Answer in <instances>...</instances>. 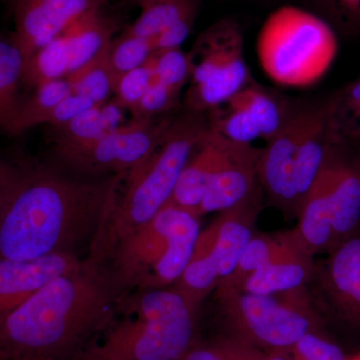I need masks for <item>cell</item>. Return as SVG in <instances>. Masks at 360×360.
Instances as JSON below:
<instances>
[{
    "label": "cell",
    "instance_id": "23",
    "mask_svg": "<svg viewBox=\"0 0 360 360\" xmlns=\"http://www.w3.org/2000/svg\"><path fill=\"white\" fill-rule=\"evenodd\" d=\"M231 99L245 110L251 122L259 129L262 139L266 142L271 141L281 131L292 112L283 99L253 80L232 96Z\"/></svg>",
    "mask_w": 360,
    "mask_h": 360
},
{
    "label": "cell",
    "instance_id": "32",
    "mask_svg": "<svg viewBox=\"0 0 360 360\" xmlns=\"http://www.w3.org/2000/svg\"><path fill=\"white\" fill-rule=\"evenodd\" d=\"M155 79L153 61L125 73L116 79L112 101L123 110H134Z\"/></svg>",
    "mask_w": 360,
    "mask_h": 360
},
{
    "label": "cell",
    "instance_id": "33",
    "mask_svg": "<svg viewBox=\"0 0 360 360\" xmlns=\"http://www.w3.org/2000/svg\"><path fill=\"white\" fill-rule=\"evenodd\" d=\"M34 161L11 158L0 151V225Z\"/></svg>",
    "mask_w": 360,
    "mask_h": 360
},
{
    "label": "cell",
    "instance_id": "4",
    "mask_svg": "<svg viewBox=\"0 0 360 360\" xmlns=\"http://www.w3.org/2000/svg\"><path fill=\"white\" fill-rule=\"evenodd\" d=\"M203 113L175 118L148 160L127 175L115 205L101 225L89 255L105 262L123 238L150 221L172 198L182 169L208 130Z\"/></svg>",
    "mask_w": 360,
    "mask_h": 360
},
{
    "label": "cell",
    "instance_id": "15",
    "mask_svg": "<svg viewBox=\"0 0 360 360\" xmlns=\"http://www.w3.org/2000/svg\"><path fill=\"white\" fill-rule=\"evenodd\" d=\"M259 202L257 191L240 205L220 212L219 217L206 227L210 232L212 257L219 269L220 281L233 272L246 246L255 236Z\"/></svg>",
    "mask_w": 360,
    "mask_h": 360
},
{
    "label": "cell",
    "instance_id": "1",
    "mask_svg": "<svg viewBox=\"0 0 360 360\" xmlns=\"http://www.w3.org/2000/svg\"><path fill=\"white\" fill-rule=\"evenodd\" d=\"M123 180L120 175L78 176L33 162L0 225V258L78 255L77 248L96 239Z\"/></svg>",
    "mask_w": 360,
    "mask_h": 360
},
{
    "label": "cell",
    "instance_id": "27",
    "mask_svg": "<svg viewBox=\"0 0 360 360\" xmlns=\"http://www.w3.org/2000/svg\"><path fill=\"white\" fill-rule=\"evenodd\" d=\"M106 53L108 51L65 77L73 94L87 97L96 105L108 101L115 91V80Z\"/></svg>",
    "mask_w": 360,
    "mask_h": 360
},
{
    "label": "cell",
    "instance_id": "19",
    "mask_svg": "<svg viewBox=\"0 0 360 360\" xmlns=\"http://www.w3.org/2000/svg\"><path fill=\"white\" fill-rule=\"evenodd\" d=\"M312 257L295 250L245 279L240 290L260 295H276L302 290L314 274Z\"/></svg>",
    "mask_w": 360,
    "mask_h": 360
},
{
    "label": "cell",
    "instance_id": "39",
    "mask_svg": "<svg viewBox=\"0 0 360 360\" xmlns=\"http://www.w3.org/2000/svg\"><path fill=\"white\" fill-rule=\"evenodd\" d=\"M264 360H290L285 355L281 354H266Z\"/></svg>",
    "mask_w": 360,
    "mask_h": 360
},
{
    "label": "cell",
    "instance_id": "21",
    "mask_svg": "<svg viewBox=\"0 0 360 360\" xmlns=\"http://www.w3.org/2000/svg\"><path fill=\"white\" fill-rule=\"evenodd\" d=\"M123 122V110L111 101L97 104L75 118L53 127V148L84 146L103 139L120 129Z\"/></svg>",
    "mask_w": 360,
    "mask_h": 360
},
{
    "label": "cell",
    "instance_id": "3",
    "mask_svg": "<svg viewBox=\"0 0 360 360\" xmlns=\"http://www.w3.org/2000/svg\"><path fill=\"white\" fill-rule=\"evenodd\" d=\"M198 312L174 288L131 291L73 360H181L195 343Z\"/></svg>",
    "mask_w": 360,
    "mask_h": 360
},
{
    "label": "cell",
    "instance_id": "6",
    "mask_svg": "<svg viewBox=\"0 0 360 360\" xmlns=\"http://www.w3.org/2000/svg\"><path fill=\"white\" fill-rule=\"evenodd\" d=\"M338 51L331 26L295 6L269 14L258 33V61L274 84L293 89L311 86L329 70Z\"/></svg>",
    "mask_w": 360,
    "mask_h": 360
},
{
    "label": "cell",
    "instance_id": "8",
    "mask_svg": "<svg viewBox=\"0 0 360 360\" xmlns=\"http://www.w3.org/2000/svg\"><path fill=\"white\" fill-rule=\"evenodd\" d=\"M191 53L193 73L184 101L187 111L208 112L253 80L245 63L243 30L232 18L203 30Z\"/></svg>",
    "mask_w": 360,
    "mask_h": 360
},
{
    "label": "cell",
    "instance_id": "13",
    "mask_svg": "<svg viewBox=\"0 0 360 360\" xmlns=\"http://www.w3.org/2000/svg\"><path fill=\"white\" fill-rule=\"evenodd\" d=\"M82 260L71 253L25 262L0 258V323L42 286L77 269Z\"/></svg>",
    "mask_w": 360,
    "mask_h": 360
},
{
    "label": "cell",
    "instance_id": "16",
    "mask_svg": "<svg viewBox=\"0 0 360 360\" xmlns=\"http://www.w3.org/2000/svg\"><path fill=\"white\" fill-rule=\"evenodd\" d=\"M226 144V139L208 127L207 132L182 169L168 205L198 217V210L210 180L224 160Z\"/></svg>",
    "mask_w": 360,
    "mask_h": 360
},
{
    "label": "cell",
    "instance_id": "31",
    "mask_svg": "<svg viewBox=\"0 0 360 360\" xmlns=\"http://www.w3.org/2000/svg\"><path fill=\"white\" fill-rule=\"evenodd\" d=\"M155 78L175 91L180 92L193 73V56L180 47L162 49L151 56Z\"/></svg>",
    "mask_w": 360,
    "mask_h": 360
},
{
    "label": "cell",
    "instance_id": "36",
    "mask_svg": "<svg viewBox=\"0 0 360 360\" xmlns=\"http://www.w3.org/2000/svg\"><path fill=\"white\" fill-rule=\"evenodd\" d=\"M331 20L347 30H360V0H314Z\"/></svg>",
    "mask_w": 360,
    "mask_h": 360
},
{
    "label": "cell",
    "instance_id": "9",
    "mask_svg": "<svg viewBox=\"0 0 360 360\" xmlns=\"http://www.w3.org/2000/svg\"><path fill=\"white\" fill-rule=\"evenodd\" d=\"M174 120H135L98 141L75 148L52 149L56 167L84 177H127L160 148Z\"/></svg>",
    "mask_w": 360,
    "mask_h": 360
},
{
    "label": "cell",
    "instance_id": "28",
    "mask_svg": "<svg viewBox=\"0 0 360 360\" xmlns=\"http://www.w3.org/2000/svg\"><path fill=\"white\" fill-rule=\"evenodd\" d=\"M68 72L65 40L60 34L33 54L25 65L22 82L37 89L52 80L65 78Z\"/></svg>",
    "mask_w": 360,
    "mask_h": 360
},
{
    "label": "cell",
    "instance_id": "41",
    "mask_svg": "<svg viewBox=\"0 0 360 360\" xmlns=\"http://www.w3.org/2000/svg\"><path fill=\"white\" fill-rule=\"evenodd\" d=\"M127 1L136 2L139 6V4H141L142 1H144V0H127Z\"/></svg>",
    "mask_w": 360,
    "mask_h": 360
},
{
    "label": "cell",
    "instance_id": "35",
    "mask_svg": "<svg viewBox=\"0 0 360 360\" xmlns=\"http://www.w3.org/2000/svg\"><path fill=\"white\" fill-rule=\"evenodd\" d=\"M290 360H347L338 345L311 331L291 348Z\"/></svg>",
    "mask_w": 360,
    "mask_h": 360
},
{
    "label": "cell",
    "instance_id": "7",
    "mask_svg": "<svg viewBox=\"0 0 360 360\" xmlns=\"http://www.w3.org/2000/svg\"><path fill=\"white\" fill-rule=\"evenodd\" d=\"M214 291L232 335L264 354L286 356L303 336L315 331L303 290L276 295L225 288Z\"/></svg>",
    "mask_w": 360,
    "mask_h": 360
},
{
    "label": "cell",
    "instance_id": "2",
    "mask_svg": "<svg viewBox=\"0 0 360 360\" xmlns=\"http://www.w3.org/2000/svg\"><path fill=\"white\" fill-rule=\"evenodd\" d=\"M127 293L108 262L87 255L0 323V359H75L110 321Z\"/></svg>",
    "mask_w": 360,
    "mask_h": 360
},
{
    "label": "cell",
    "instance_id": "26",
    "mask_svg": "<svg viewBox=\"0 0 360 360\" xmlns=\"http://www.w3.org/2000/svg\"><path fill=\"white\" fill-rule=\"evenodd\" d=\"M73 94L66 78L52 80L37 86L32 97L21 103L20 113L11 134L18 135L30 127L42 124L45 117L63 99Z\"/></svg>",
    "mask_w": 360,
    "mask_h": 360
},
{
    "label": "cell",
    "instance_id": "30",
    "mask_svg": "<svg viewBox=\"0 0 360 360\" xmlns=\"http://www.w3.org/2000/svg\"><path fill=\"white\" fill-rule=\"evenodd\" d=\"M265 355L232 335L208 342L196 340L181 360H264Z\"/></svg>",
    "mask_w": 360,
    "mask_h": 360
},
{
    "label": "cell",
    "instance_id": "5",
    "mask_svg": "<svg viewBox=\"0 0 360 360\" xmlns=\"http://www.w3.org/2000/svg\"><path fill=\"white\" fill-rule=\"evenodd\" d=\"M200 217L165 205L150 221L118 243L105 262L127 291L172 288L200 233Z\"/></svg>",
    "mask_w": 360,
    "mask_h": 360
},
{
    "label": "cell",
    "instance_id": "18",
    "mask_svg": "<svg viewBox=\"0 0 360 360\" xmlns=\"http://www.w3.org/2000/svg\"><path fill=\"white\" fill-rule=\"evenodd\" d=\"M105 7L84 14L63 32L68 52V75L108 51L120 23L106 11Z\"/></svg>",
    "mask_w": 360,
    "mask_h": 360
},
{
    "label": "cell",
    "instance_id": "29",
    "mask_svg": "<svg viewBox=\"0 0 360 360\" xmlns=\"http://www.w3.org/2000/svg\"><path fill=\"white\" fill-rule=\"evenodd\" d=\"M153 52L155 49L150 39L130 34L125 30L113 39L106 58L115 82L125 73L148 63Z\"/></svg>",
    "mask_w": 360,
    "mask_h": 360
},
{
    "label": "cell",
    "instance_id": "25",
    "mask_svg": "<svg viewBox=\"0 0 360 360\" xmlns=\"http://www.w3.org/2000/svg\"><path fill=\"white\" fill-rule=\"evenodd\" d=\"M295 250L298 248L291 243L286 233L276 236L255 234L243 251L236 269L231 276L220 281L217 288L239 290L253 272Z\"/></svg>",
    "mask_w": 360,
    "mask_h": 360
},
{
    "label": "cell",
    "instance_id": "20",
    "mask_svg": "<svg viewBox=\"0 0 360 360\" xmlns=\"http://www.w3.org/2000/svg\"><path fill=\"white\" fill-rule=\"evenodd\" d=\"M328 175V200L335 241L347 238L360 221V175L352 168L330 165L326 158Z\"/></svg>",
    "mask_w": 360,
    "mask_h": 360
},
{
    "label": "cell",
    "instance_id": "17",
    "mask_svg": "<svg viewBox=\"0 0 360 360\" xmlns=\"http://www.w3.org/2000/svg\"><path fill=\"white\" fill-rule=\"evenodd\" d=\"M297 225L286 236L310 257L335 245L328 200V175L326 161L297 213Z\"/></svg>",
    "mask_w": 360,
    "mask_h": 360
},
{
    "label": "cell",
    "instance_id": "11",
    "mask_svg": "<svg viewBox=\"0 0 360 360\" xmlns=\"http://www.w3.org/2000/svg\"><path fill=\"white\" fill-rule=\"evenodd\" d=\"M305 108L292 111L278 132L260 150L258 176L270 200L288 215L300 210L295 186V155L302 136Z\"/></svg>",
    "mask_w": 360,
    "mask_h": 360
},
{
    "label": "cell",
    "instance_id": "12",
    "mask_svg": "<svg viewBox=\"0 0 360 360\" xmlns=\"http://www.w3.org/2000/svg\"><path fill=\"white\" fill-rule=\"evenodd\" d=\"M259 156L260 150L252 144L227 139L224 160L210 180L198 217L231 210L257 193Z\"/></svg>",
    "mask_w": 360,
    "mask_h": 360
},
{
    "label": "cell",
    "instance_id": "42",
    "mask_svg": "<svg viewBox=\"0 0 360 360\" xmlns=\"http://www.w3.org/2000/svg\"><path fill=\"white\" fill-rule=\"evenodd\" d=\"M349 360H360V354L356 355V356H354V359Z\"/></svg>",
    "mask_w": 360,
    "mask_h": 360
},
{
    "label": "cell",
    "instance_id": "37",
    "mask_svg": "<svg viewBox=\"0 0 360 360\" xmlns=\"http://www.w3.org/2000/svg\"><path fill=\"white\" fill-rule=\"evenodd\" d=\"M96 105L89 98L77 94H71L66 96L49 112L45 117L44 123L51 125L52 127L65 124L75 116L84 111L89 110L92 106Z\"/></svg>",
    "mask_w": 360,
    "mask_h": 360
},
{
    "label": "cell",
    "instance_id": "40",
    "mask_svg": "<svg viewBox=\"0 0 360 360\" xmlns=\"http://www.w3.org/2000/svg\"><path fill=\"white\" fill-rule=\"evenodd\" d=\"M32 1V0H9L11 2V6L13 7V11L16 7L22 6V4H27V2Z\"/></svg>",
    "mask_w": 360,
    "mask_h": 360
},
{
    "label": "cell",
    "instance_id": "38",
    "mask_svg": "<svg viewBox=\"0 0 360 360\" xmlns=\"http://www.w3.org/2000/svg\"><path fill=\"white\" fill-rule=\"evenodd\" d=\"M347 108L354 115L360 117V80L350 89L347 96Z\"/></svg>",
    "mask_w": 360,
    "mask_h": 360
},
{
    "label": "cell",
    "instance_id": "10",
    "mask_svg": "<svg viewBox=\"0 0 360 360\" xmlns=\"http://www.w3.org/2000/svg\"><path fill=\"white\" fill-rule=\"evenodd\" d=\"M110 0H32L13 9V37L25 65L35 52L63 34L84 14L108 6Z\"/></svg>",
    "mask_w": 360,
    "mask_h": 360
},
{
    "label": "cell",
    "instance_id": "14",
    "mask_svg": "<svg viewBox=\"0 0 360 360\" xmlns=\"http://www.w3.org/2000/svg\"><path fill=\"white\" fill-rule=\"evenodd\" d=\"M200 6V0H144L125 32L150 39L155 51L177 49L191 34Z\"/></svg>",
    "mask_w": 360,
    "mask_h": 360
},
{
    "label": "cell",
    "instance_id": "34",
    "mask_svg": "<svg viewBox=\"0 0 360 360\" xmlns=\"http://www.w3.org/2000/svg\"><path fill=\"white\" fill-rule=\"evenodd\" d=\"M180 92L153 79L139 103L131 110L135 120H151L162 113L169 112L179 105Z\"/></svg>",
    "mask_w": 360,
    "mask_h": 360
},
{
    "label": "cell",
    "instance_id": "22",
    "mask_svg": "<svg viewBox=\"0 0 360 360\" xmlns=\"http://www.w3.org/2000/svg\"><path fill=\"white\" fill-rule=\"evenodd\" d=\"M328 283L335 300L350 314L360 316V238H348L333 250Z\"/></svg>",
    "mask_w": 360,
    "mask_h": 360
},
{
    "label": "cell",
    "instance_id": "24",
    "mask_svg": "<svg viewBox=\"0 0 360 360\" xmlns=\"http://www.w3.org/2000/svg\"><path fill=\"white\" fill-rule=\"evenodd\" d=\"M25 66V56L13 35L0 34V129L8 134L20 113L18 89Z\"/></svg>",
    "mask_w": 360,
    "mask_h": 360
}]
</instances>
